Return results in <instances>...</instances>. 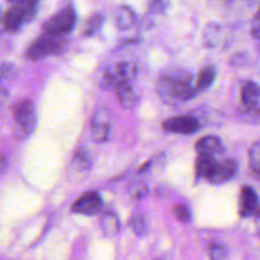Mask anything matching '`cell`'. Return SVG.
<instances>
[{
	"instance_id": "6da1fadb",
	"label": "cell",
	"mask_w": 260,
	"mask_h": 260,
	"mask_svg": "<svg viewBox=\"0 0 260 260\" xmlns=\"http://www.w3.org/2000/svg\"><path fill=\"white\" fill-rule=\"evenodd\" d=\"M156 90L161 99L170 104L189 101L198 93L192 84V76L185 71H174L160 76Z\"/></svg>"
},
{
	"instance_id": "7a4b0ae2",
	"label": "cell",
	"mask_w": 260,
	"mask_h": 260,
	"mask_svg": "<svg viewBox=\"0 0 260 260\" xmlns=\"http://www.w3.org/2000/svg\"><path fill=\"white\" fill-rule=\"evenodd\" d=\"M13 117L18 139L24 140L35 131L37 126V112L33 102L28 99L18 102L13 108Z\"/></svg>"
},
{
	"instance_id": "3957f363",
	"label": "cell",
	"mask_w": 260,
	"mask_h": 260,
	"mask_svg": "<svg viewBox=\"0 0 260 260\" xmlns=\"http://www.w3.org/2000/svg\"><path fill=\"white\" fill-rule=\"evenodd\" d=\"M76 23V13L71 5L63 8L62 10H60L58 13H56L53 17H51L50 19L46 20L45 24H43V30L47 35L52 36H58V37H62V36L68 35L71 30L74 29Z\"/></svg>"
},
{
	"instance_id": "277c9868",
	"label": "cell",
	"mask_w": 260,
	"mask_h": 260,
	"mask_svg": "<svg viewBox=\"0 0 260 260\" xmlns=\"http://www.w3.org/2000/svg\"><path fill=\"white\" fill-rule=\"evenodd\" d=\"M65 41L58 36H52L45 33V36L38 37L32 45L29 46L27 51V56L32 60H38V58H43L46 56L56 55L62 51L65 47Z\"/></svg>"
},
{
	"instance_id": "5b68a950",
	"label": "cell",
	"mask_w": 260,
	"mask_h": 260,
	"mask_svg": "<svg viewBox=\"0 0 260 260\" xmlns=\"http://www.w3.org/2000/svg\"><path fill=\"white\" fill-rule=\"evenodd\" d=\"M201 124L197 118L190 116H178L167 119L162 123V128L167 132L179 135H190L194 134L200 129Z\"/></svg>"
},
{
	"instance_id": "8992f818",
	"label": "cell",
	"mask_w": 260,
	"mask_h": 260,
	"mask_svg": "<svg viewBox=\"0 0 260 260\" xmlns=\"http://www.w3.org/2000/svg\"><path fill=\"white\" fill-rule=\"evenodd\" d=\"M102 207V198L98 192H86L81 194L71 206L74 213L91 216L95 215Z\"/></svg>"
},
{
	"instance_id": "52a82bcc",
	"label": "cell",
	"mask_w": 260,
	"mask_h": 260,
	"mask_svg": "<svg viewBox=\"0 0 260 260\" xmlns=\"http://www.w3.org/2000/svg\"><path fill=\"white\" fill-rule=\"evenodd\" d=\"M33 18H35V15L30 14L24 8L13 5L12 8H9L5 12L4 17H3V25H4V29L8 30V32H15L24 23L29 22Z\"/></svg>"
},
{
	"instance_id": "ba28073f",
	"label": "cell",
	"mask_w": 260,
	"mask_h": 260,
	"mask_svg": "<svg viewBox=\"0 0 260 260\" xmlns=\"http://www.w3.org/2000/svg\"><path fill=\"white\" fill-rule=\"evenodd\" d=\"M91 137L94 141L103 142L111 131V116L104 108L98 109L91 118Z\"/></svg>"
},
{
	"instance_id": "9c48e42d",
	"label": "cell",
	"mask_w": 260,
	"mask_h": 260,
	"mask_svg": "<svg viewBox=\"0 0 260 260\" xmlns=\"http://www.w3.org/2000/svg\"><path fill=\"white\" fill-rule=\"evenodd\" d=\"M236 170H238V164L235 160L226 159L223 161H217L208 182L213 184H222L229 182L236 174Z\"/></svg>"
},
{
	"instance_id": "30bf717a",
	"label": "cell",
	"mask_w": 260,
	"mask_h": 260,
	"mask_svg": "<svg viewBox=\"0 0 260 260\" xmlns=\"http://www.w3.org/2000/svg\"><path fill=\"white\" fill-rule=\"evenodd\" d=\"M258 210V194L249 185L241 189L240 194V215L243 217H249Z\"/></svg>"
},
{
	"instance_id": "8fae6325",
	"label": "cell",
	"mask_w": 260,
	"mask_h": 260,
	"mask_svg": "<svg viewBox=\"0 0 260 260\" xmlns=\"http://www.w3.org/2000/svg\"><path fill=\"white\" fill-rule=\"evenodd\" d=\"M196 151H197V154H206L216 157L217 155L223 154L225 149H223V144L218 137L205 136L197 141Z\"/></svg>"
},
{
	"instance_id": "7c38bea8",
	"label": "cell",
	"mask_w": 260,
	"mask_h": 260,
	"mask_svg": "<svg viewBox=\"0 0 260 260\" xmlns=\"http://www.w3.org/2000/svg\"><path fill=\"white\" fill-rule=\"evenodd\" d=\"M114 91H116L119 103L124 108H134L137 104V102H139V96H137L134 86L131 85V81H122V83H119L118 86L114 89Z\"/></svg>"
},
{
	"instance_id": "4fadbf2b",
	"label": "cell",
	"mask_w": 260,
	"mask_h": 260,
	"mask_svg": "<svg viewBox=\"0 0 260 260\" xmlns=\"http://www.w3.org/2000/svg\"><path fill=\"white\" fill-rule=\"evenodd\" d=\"M260 101V86L254 81H246L241 88V102L248 109L256 108Z\"/></svg>"
},
{
	"instance_id": "5bb4252c",
	"label": "cell",
	"mask_w": 260,
	"mask_h": 260,
	"mask_svg": "<svg viewBox=\"0 0 260 260\" xmlns=\"http://www.w3.org/2000/svg\"><path fill=\"white\" fill-rule=\"evenodd\" d=\"M217 162V160L215 159V156H211V155L206 154H198L197 161H196V177L200 179V178H205V179H210L211 174H212L213 169H215V165Z\"/></svg>"
},
{
	"instance_id": "9a60e30c",
	"label": "cell",
	"mask_w": 260,
	"mask_h": 260,
	"mask_svg": "<svg viewBox=\"0 0 260 260\" xmlns=\"http://www.w3.org/2000/svg\"><path fill=\"white\" fill-rule=\"evenodd\" d=\"M136 23V15L129 8L121 7L116 13V24L119 29H128Z\"/></svg>"
},
{
	"instance_id": "2e32d148",
	"label": "cell",
	"mask_w": 260,
	"mask_h": 260,
	"mask_svg": "<svg viewBox=\"0 0 260 260\" xmlns=\"http://www.w3.org/2000/svg\"><path fill=\"white\" fill-rule=\"evenodd\" d=\"M215 78L216 70L213 66H207V68L203 69V70L198 74L197 83H196V89H197V91H202L210 88V86L212 85L213 81H215Z\"/></svg>"
},
{
	"instance_id": "e0dca14e",
	"label": "cell",
	"mask_w": 260,
	"mask_h": 260,
	"mask_svg": "<svg viewBox=\"0 0 260 260\" xmlns=\"http://www.w3.org/2000/svg\"><path fill=\"white\" fill-rule=\"evenodd\" d=\"M104 22V17L99 13H95V14L90 15L89 19L86 20L85 28H84V35L85 36H93L95 35L99 30V28L102 27Z\"/></svg>"
},
{
	"instance_id": "ac0fdd59",
	"label": "cell",
	"mask_w": 260,
	"mask_h": 260,
	"mask_svg": "<svg viewBox=\"0 0 260 260\" xmlns=\"http://www.w3.org/2000/svg\"><path fill=\"white\" fill-rule=\"evenodd\" d=\"M102 229L107 236H114L118 233L119 223L113 213H108V215L104 216L103 220H102Z\"/></svg>"
},
{
	"instance_id": "d6986e66",
	"label": "cell",
	"mask_w": 260,
	"mask_h": 260,
	"mask_svg": "<svg viewBox=\"0 0 260 260\" xmlns=\"http://www.w3.org/2000/svg\"><path fill=\"white\" fill-rule=\"evenodd\" d=\"M74 165L79 170H88L91 165V157L88 151L84 149H79L74 156Z\"/></svg>"
},
{
	"instance_id": "ffe728a7",
	"label": "cell",
	"mask_w": 260,
	"mask_h": 260,
	"mask_svg": "<svg viewBox=\"0 0 260 260\" xmlns=\"http://www.w3.org/2000/svg\"><path fill=\"white\" fill-rule=\"evenodd\" d=\"M114 70L117 71V74L119 75V78L124 81H131L132 79L136 75V68H135L132 63L128 62H122L114 68Z\"/></svg>"
},
{
	"instance_id": "44dd1931",
	"label": "cell",
	"mask_w": 260,
	"mask_h": 260,
	"mask_svg": "<svg viewBox=\"0 0 260 260\" xmlns=\"http://www.w3.org/2000/svg\"><path fill=\"white\" fill-rule=\"evenodd\" d=\"M250 167L254 174L260 179V141L250 149Z\"/></svg>"
},
{
	"instance_id": "7402d4cb",
	"label": "cell",
	"mask_w": 260,
	"mask_h": 260,
	"mask_svg": "<svg viewBox=\"0 0 260 260\" xmlns=\"http://www.w3.org/2000/svg\"><path fill=\"white\" fill-rule=\"evenodd\" d=\"M208 255L211 259H225L228 258V250L222 244H211L210 249H208Z\"/></svg>"
},
{
	"instance_id": "603a6c76",
	"label": "cell",
	"mask_w": 260,
	"mask_h": 260,
	"mask_svg": "<svg viewBox=\"0 0 260 260\" xmlns=\"http://www.w3.org/2000/svg\"><path fill=\"white\" fill-rule=\"evenodd\" d=\"M12 5H17V7L24 8L25 10L30 13L32 15H36V10H37L38 0H8Z\"/></svg>"
},
{
	"instance_id": "cb8c5ba5",
	"label": "cell",
	"mask_w": 260,
	"mask_h": 260,
	"mask_svg": "<svg viewBox=\"0 0 260 260\" xmlns=\"http://www.w3.org/2000/svg\"><path fill=\"white\" fill-rule=\"evenodd\" d=\"M131 228L134 229V231L137 235H144L147 231V223L144 217H141V216H135L131 220Z\"/></svg>"
},
{
	"instance_id": "d4e9b609",
	"label": "cell",
	"mask_w": 260,
	"mask_h": 260,
	"mask_svg": "<svg viewBox=\"0 0 260 260\" xmlns=\"http://www.w3.org/2000/svg\"><path fill=\"white\" fill-rule=\"evenodd\" d=\"M173 212H174V216L180 222H188L190 220V211L185 205L175 206Z\"/></svg>"
},
{
	"instance_id": "484cf974",
	"label": "cell",
	"mask_w": 260,
	"mask_h": 260,
	"mask_svg": "<svg viewBox=\"0 0 260 260\" xmlns=\"http://www.w3.org/2000/svg\"><path fill=\"white\" fill-rule=\"evenodd\" d=\"M169 0H152L149 4V10L151 13H162L168 8Z\"/></svg>"
},
{
	"instance_id": "4316f807",
	"label": "cell",
	"mask_w": 260,
	"mask_h": 260,
	"mask_svg": "<svg viewBox=\"0 0 260 260\" xmlns=\"http://www.w3.org/2000/svg\"><path fill=\"white\" fill-rule=\"evenodd\" d=\"M253 36L255 38H258V40H260V25L259 27H255L253 29Z\"/></svg>"
},
{
	"instance_id": "83f0119b",
	"label": "cell",
	"mask_w": 260,
	"mask_h": 260,
	"mask_svg": "<svg viewBox=\"0 0 260 260\" xmlns=\"http://www.w3.org/2000/svg\"><path fill=\"white\" fill-rule=\"evenodd\" d=\"M256 19L260 20V9L258 10V13H256Z\"/></svg>"
}]
</instances>
